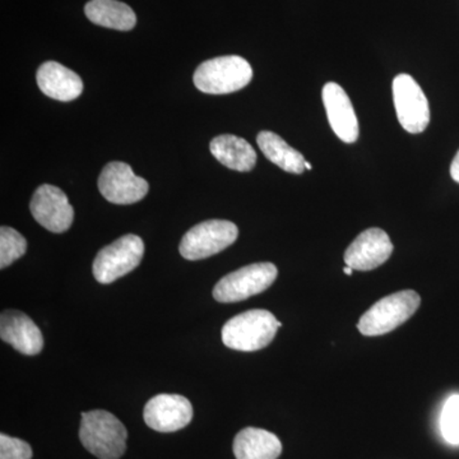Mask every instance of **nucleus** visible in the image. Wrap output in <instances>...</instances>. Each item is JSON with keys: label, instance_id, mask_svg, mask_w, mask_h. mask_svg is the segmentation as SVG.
Returning <instances> with one entry per match:
<instances>
[{"label": "nucleus", "instance_id": "obj_1", "mask_svg": "<svg viewBox=\"0 0 459 459\" xmlns=\"http://www.w3.org/2000/svg\"><path fill=\"white\" fill-rule=\"evenodd\" d=\"M80 439L99 459H119L126 449L128 431L119 419L104 410L81 413Z\"/></svg>", "mask_w": 459, "mask_h": 459}, {"label": "nucleus", "instance_id": "obj_2", "mask_svg": "<svg viewBox=\"0 0 459 459\" xmlns=\"http://www.w3.org/2000/svg\"><path fill=\"white\" fill-rule=\"evenodd\" d=\"M280 327H282V323L268 310H249L238 314L223 325L222 342L237 351H258L273 341Z\"/></svg>", "mask_w": 459, "mask_h": 459}, {"label": "nucleus", "instance_id": "obj_3", "mask_svg": "<svg viewBox=\"0 0 459 459\" xmlns=\"http://www.w3.org/2000/svg\"><path fill=\"white\" fill-rule=\"evenodd\" d=\"M252 65L244 57L226 56L205 60L195 71V87L210 95H226L237 92L250 83Z\"/></svg>", "mask_w": 459, "mask_h": 459}, {"label": "nucleus", "instance_id": "obj_4", "mask_svg": "<svg viewBox=\"0 0 459 459\" xmlns=\"http://www.w3.org/2000/svg\"><path fill=\"white\" fill-rule=\"evenodd\" d=\"M421 298L413 290L395 292L380 299L377 303L362 314L358 328L367 337L389 333L407 322L419 309Z\"/></svg>", "mask_w": 459, "mask_h": 459}, {"label": "nucleus", "instance_id": "obj_5", "mask_svg": "<svg viewBox=\"0 0 459 459\" xmlns=\"http://www.w3.org/2000/svg\"><path fill=\"white\" fill-rule=\"evenodd\" d=\"M276 265L255 263L226 274L213 289L214 300L219 303H238L270 289L277 279Z\"/></svg>", "mask_w": 459, "mask_h": 459}, {"label": "nucleus", "instance_id": "obj_6", "mask_svg": "<svg viewBox=\"0 0 459 459\" xmlns=\"http://www.w3.org/2000/svg\"><path fill=\"white\" fill-rule=\"evenodd\" d=\"M143 255V240L137 235H124L100 250L93 262V276L102 285L113 283L135 270Z\"/></svg>", "mask_w": 459, "mask_h": 459}, {"label": "nucleus", "instance_id": "obj_7", "mask_svg": "<svg viewBox=\"0 0 459 459\" xmlns=\"http://www.w3.org/2000/svg\"><path fill=\"white\" fill-rule=\"evenodd\" d=\"M238 237L235 223L225 220H208L189 230L181 238L180 255L188 261L210 258L232 246Z\"/></svg>", "mask_w": 459, "mask_h": 459}, {"label": "nucleus", "instance_id": "obj_8", "mask_svg": "<svg viewBox=\"0 0 459 459\" xmlns=\"http://www.w3.org/2000/svg\"><path fill=\"white\" fill-rule=\"evenodd\" d=\"M398 122L404 131L419 134L430 123V108L424 91L410 74H398L392 84Z\"/></svg>", "mask_w": 459, "mask_h": 459}, {"label": "nucleus", "instance_id": "obj_9", "mask_svg": "<svg viewBox=\"0 0 459 459\" xmlns=\"http://www.w3.org/2000/svg\"><path fill=\"white\" fill-rule=\"evenodd\" d=\"M99 189L110 204H133L146 197L150 186L126 162L113 161L102 169Z\"/></svg>", "mask_w": 459, "mask_h": 459}, {"label": "nucleus", "instance_id": "obj_10", "mask_svg": "<svg viewBox=\"0 0 459 459\" xmlns=\"http://www.w3.org/2000/svg\"><path fill=\"white\" fill-rule=\"evenodd\" d=\"M30 210L33 219L54 234H62L74 223V210L69 204L65 193L49 184L36 189Z\"/></svg>", "mask_w": 459, "mask_h": 459}, {"label": "nucleus", "instance_id": "obj_11", "mask_svg": "<svg viewBox=\"0 0 459 459\" xmlns=\"http://www.w3.org/2000/svg\"><path fill=\"white\" fill-rule=\"evenodd\" d=\"M144 422L159 433H174L188 427L193 407L188 398L179 394H159L144 407Z\"/></svg>", "mask_w": 459, "mask_h": 459}, {"label": "nucleus", "instance_id": "obj_12", "mask_svg": "<svg viewBox=\"0 0 459 459\" xmlns=\"http://www.w3.org/2000/svg\"><path fill=\"white\" fill-rule=\"evenodd\" d=\"M394 244L385 230L371 228L362 231L347 247L344 262L355 271H371L388 261Z\"/></svg>", "mask_w": 459, "mask_h": 459}, {"label": "nucleus", "instance_id": "obj_13", "mask_svg": "<svg viewBox=\"0 0 459 459\" xmlns=\"http://www.w3.org/2000/svg\"><path fill=\"white\" fill-rule=\"evenodd\" d=\"M323 104L329 126L344 143H355L359 138V122L351 100L338 83L328 82L322 91Z\"/></svg>", "mask_w": 459, "mask_h": 459}, {"label": "nucleus", "instance_id": "obj_14", "mask_svg": "<svg viewBox=\"0 0 459 459\" xmlns=\"http://www.w3.org/2000/svg\"><path fill=\"white\" fill-rule=\"evenodd\" d=\"M0 337L18 352L35 356L44 349L40 328L26 314L5 310L0 316Z\"/></svg>", "mask_w": 459, "mask_h": 459}, {"label": "nucleus", "instance_id": "obj_15", "mask_svg": "<svg viewBox=\"0 0 459 459\" xmlns=\"http://www.w3.org/2000/svg\"><path fill=\"white\" fill-rule=\"evenodd\" d=\"M36 81L42 93L56 101H74L83 91L80 75L56 62L44 63L39 68Z\"/></svg>", "mask_w": 459, "mask_h": 459}, {"label": "nucleus", "instance_id": "obj_16", "mask_svg": "<svg viewBox=\"0 0 459 459\" xmlns=\"http://www.w3.org/2000/svg\"><path fill=\"white\" fill-rule=\"evenodd\" d=\"M237 459H277L282 453V443L277 435L258 428H246L234 439Z\"/></svg>", "mask_w": 459, "mask_h": 459}, {"label": "nucleus", "instance_id": "obj_17", "mask_svg": "<svg viewBox=\"0 0 459 459\" xmlns=\"http://www.w3.org/2000/svg\"><path fill=\"white\" fill-rule=\"evenodd\" d=\"M210 150L217 161L231 170L247 172L255 169V148L250 146L249 142L238 135L222 134L213 138Z\"/></svg>", "mask_w": 459, "mask_h": 459}, {"label": "nucleus", "instance_id": "obj_18", "mask_svg": "<svg viewBox=\"0 0 459 459\" xmlns=\"http://www.w3.org/2000/svg\"><path fill=\"white\" fill-rule=\"evenodd\" d=\"M84 13L95 25L117 31H131L137 23L133 9L117 0H91L84 7Z\"/></svg>", "mask_w": 459, "mask_h": 459}, {"label": "nucleus", "instance_id": "obj_19", "mask_svg": "<svg viewBox=\"0 0 459 459\" xmlns=\"http://www.w3.org/2000/svg\"><path fill=\"white\" fill-rule=\"evenodd\" d=\"M256 143L271 162L279 166L286 172L291 174H303L305 171V159L299 151L289 146L280 135L270 131H263L256 137Z\"/></svg>", "mask_w": 459, "mask_h": 459}, {"label": "nucleus", "instance_id": "obj_20", "mask_svg": "<svg viewBox=\"0 0 459 459\" xmlns=\"http://www.w3.org/2000/svg\"><path fill=\"white\" fill-rule=\"evenodd\" d=\"M27 250L26 238L16 230L2 226L0 229V268L9 267L25 255Z\"/></svg>", "mask_w": 459, "mask_h": 459}, {"label": "nucleus", "instance_id": "obj_21", "mask_svg": "<svg viewBox=\"0 0 459 459\" xmlns=\"http://www.w3.org/2000/svg\"><path fill=\"white\" fill-rule=\"evenodd\" d=\"M440 425L446 442L459 444V394L452 395L444 404Z\"/></svg>", "mask_w": 459, "mask_h": 459}, {"label": "nucleus", "instance_id": "obj_22", "mask_svg": "<svg viewBox=\"0 0 459 459\" xmlns=\"http://www.w3.org/2000/svg\"><path fill=\"white\" fill-rule=\"evenodd\" d=\"M32 449L29 443L17 437L0 435V459H31Z\"/></svg>", "mask_w": 459, "mask_h": 459}, {"label": "nucleus", "instance_id": "obj_23", "mask_svg": "<svg viewBox=\"0 0 459 459\" xmlns=\"http://www.w3.org/2000/svg\"><path fill=\"white\" fill-rule=\"evenodd\" d=\"M451 177L452 179L455 181V183L459 184V151L452 161Z\"/></svg>", "mask_w": 459, "mask_h": 459}, {"label": "nucleus", "instance_id": "obj_24", "mask_svg": "<svg viewBox=\"0 0 459 459\" xmlns=\"http://www.w3.org/2000/svg\"><path fill=\"white\" fill-rule=\"evenodd\" d=\"M343 272L344 273L347 274V276H351L353 270L351 267H349V265H347V267L343 268Z\"/></svg>", "mask_w": 459, "mask_h": 459}, {"label": "nucleus", "instance_id": "obj_25", "mask_svg": "<svg viewBox=\"0 0 459 459\" xmlns=\"http://www.w3.org/2000/svg\"><path fill=\"white\" fill-rule=\"evenodd\" d=\"M305 169H307V170H312L313 169V166L309 164V162H305Z\"/></svg>", "mask_w": 459, "mask_h": 459}]
</instances>
